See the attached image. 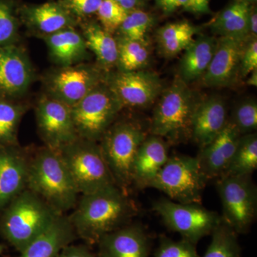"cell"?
<instances>
[{
	"label": "cell",
	"mask_w": 257,
	"mask_h": 257,
	"mask_svg": "<svg viewBox=\"0 0 257 257\" xmlns=\"http://www.w3.org/2000/svg\"><path fill=\"white\" fill-rule=\"evenodd\" d=\"M138 212L136 205L116 184L83 194L69 220L76 234L89 243L127 225Z\"/></svg>",
	"instance_id": "6da1fadb"
},
{
	"label": "cell",
	"mask_w": 257,
	"mask_h": 257,
	"mask_svg": "<svg viewBox=\"0 0 257 257\" xmlns=\"http://www.w3.org/2000/svg\"><path fill=\"white\" fill-rule=\"evenodd\" d=\"M27 188L60 214L76 207L79 194L60 153L47 147L29 160Z\"/></svg>",
	"instance_id": "7a4b0ae2"
},
{
	"label": "cell",
	"mask_w": 257,
	"mask_h": 257,
	"mask_svg": "<svg viewBox=\"0 0 257 257\" xmlns=\"http://www.w3.org/2000/svg\"><path fill=\"white\" fill-rule=\"evenodd\" d=\"M1 214L0 233L20 253L62 214L26 188L3 209Z\"/></svg>",
	"instance_id": "3957f363"
},
{
	"label": "cell",
	"mask_w": 257,
	"mask_h": 257,
	"mask_svg": "<svg viewBox=\"0 0 257 257\" xmlns=\"http://www.w3.org/2000/svg\"><path fill=\"white\" fill-rule=\"evenodd\" d=\"M150 125V135L177 143L190 138L198 101L188 84L179 77L160 94Z\"/></svg>",
	"instance_id": "277c9868"
},
{
	"label": "cell",
	"mask_w": 257,
	"mask_h": 257,
	"mask_svg": "<svg viewBox=\"0 0 257 257\" xmlns=\"http://www.w3.org/2000/svg\"><path fill=\"white\" fill-rule=\"evenodd\" d=\"M147 136L133 121L113 123L101 139L103 157L116 185L125 190L133 183V166L140 145Z\"/></svg>",
	"instance_id": "5b68a950"
},
{
	"label": "cell",
	"mask_w": 257,
	"mask_h": 257,
	"mask_svg": "<svg viewBox=\"0 0 257 257\" xmlns=\"http://www.w3.org/2000/svg\"><path fill=\"white\" fill-rule=\"evenodd\" d=\"M58 152L79 194H90L116 184L97 142L78 138Z\"/></svg>",
	"instance_id": "8992f818"
},
{
	"label": "cell",
	"mask_w": 257,
	"mask_h": 257,
	"mask_svg": "<svg viewBox=\"0 0 257 257\" xmlns=\"http://www.w3.org/2000/svg\"><path fill=\"white\" fill-rule=\"evenodd\" d=\"M207 182L197 157L178 155L170 157L150 187L165 193L174 202L201 204Z\"/></svg>",
	"instance_id": "52a82bcc"
},
{
	"label": "cell",
	"mask_w": 257,
	"mask_h": 257,
	"mask_svg": "<svg viewBox=\"0 0 257 257\" xmlns=\"http://www.w3.org/2000/svg\"><path fill=\"white\" fill-rule=\"evenodd\" d=\"M106 81L71 107L79 138L99 142L123 109Z\"/></svg>",
	"instance_id": "ba28073f"
},
{
	"label": "cell",
	"mask_w": 257,
	"mask_h": 257,
	"mask_svg": "<svg viewBox=\"0 0 257 257\" xmlns=\"http://www.w3.org/2000/svg\"><path fill=\"white\" fill-rule=\"evenodd\" d=\"M153 209L169 229L196 245L203 237L211 234L222 220L215 211L206 209L199 203L183 204L166 197L155 201Z\"/></svg>",
	"instance_id": "9c48e42d"
},
{
	"label": "cell",
	"mask_w": 257,
	"mask_h": 257,
	"mask_svg": "<svg viewBox=\"0 0 257 257\" xmlns=\"http://www.w3.org/2000/svg\"><path fill=\"white\" fill-rule=\"evenodd\" d=\"M223 220L236 234L246 232L256 214L257 190L251 175L224 176L216 179Z\"/></svg>",
	"instance_id": "30bf717a"
},
{
	"label": "cell",
	"mask_w": 257,
	"mask_h": 257,
	"mask_svg": "<svg viewBox=\"0 0 257 257\" xmlns=\"http://www.w3.org/2000/svg\"><path fill=\"white\" fill-rule=\"evenodd\" d=\"M101 70L89 64L62 67L47 77V95L72 107L105 82Z\"/></svg>",
	"instance_id": "8fae6325"
},
{
	"label": "cell",
	"mask_w": 257,
	"mask_h": 257,
	"mask_svg": "<svg viewBox=\"0 0 257 257\" xmlns=\"http://www.w3.org/2000/svg\"><path fill=\"white\" fill-rule=\"evenodd\" d=\"M37 126L46 147L58 151L79 138L72 109L50 96L40 99L36 109Z\"/></svg>",
	"instance_id": "7c38bea8"
},
{
	"label": "cell",
	"mask_w": 257,
	"mask_h": 257,
	"mask_svg": "<svg viewBox=\"0 0 257 257\" xmlns=\"http://www.w3.org/2000/svg\"><path fill=\"white\" fill-rule=\"evenodd\" d=\"M106 82L123 107H146L163 92L158 76L147 71H119L106 77Z\"/></svg>",
	"instance_id": "4fadbf2b"
},
{
	"label": "cell",
	"mask_w": 257,
	"mask_h": 257,
	"mask_svg": "<svg viewBox=\"0 0 257 257\" xmlns=\"http://www.w3.org/2000/svg\"><path fill=\"white\" fill-rule=\"evenodd\" d=\"M249 40V39H248ZM246 40L219 37L209 67L201 80L208 87H231L240 79V62Z\"/></svg>",
	"instance_id": "5bb4252c"
},
{
	"label": "cell",
	"mask_w": 257,
	"mask_h": 257,
	"mask_svg": "<svg viewBox=\"0 0 257 257\" xmlns=\"http://www.w3.org/2000/svg\"><path fill=\"white\" fill-rule=\"evenodd\" d=\"M25 52L14 45L0 47V99L15 100L27 92L32 80Z\"/></svg>",
	"instance_id": "9a60e30c"
},
{
	"label": "cell",
	"mask_w": 257,
	"mask_h": 257,
	"mask_svg": "<svg viewBox=\"0 0 257 257\" xmlns=\"http://www.w3.org/2000/svg\"><path fill=\"white\" fill-rule=\"evenodd\" d=\"M241 135L229 119L220 134L210 144L199 150L197 159L208 181L224 176L231 163Z\"/></svg>",
	"instance_id": "2e32d148"
},
{
	"label": "cell",
	"mask_w": 257,
	"mask_h": 257,
	"mask_svg": "<svg viewBox=\"0 0 257 257\" xmlns=\"http://www.w3.org/2000/svg\"><path fill=\"white\" fill-rule=\"evenodd\" d=\"M229 121L226 103L219 96L198 101L191 124L190 138L200 149L210 144Z\"/></svg>",
	"instance_id": "e0dca14e"
},
{
	"label": "cell",
	"mask_w": 257,
	"mask_h": 257,
	"mask_svg": "<svg viewBox=\"0 0 257 257\" xmlns=\"http://www.w3.org/2000/svg\"><path fill=\"white\" fill-rule=\"evenodd\" d=\"M17 147H0V214L28 186L29 160Z\"/></svg>",
	"instance_id": "ac0fdd59"
},
{
	"label": "cell",
	"mask_w": 257,
	"mask_h": 257,
	"mask_svg": "<svg viewBox=\"0 0 257 257\" xmlns=\"http://www.w3.org/2000/svg\"><path fill=\"white\" fill-rule=\"evenodd\" d=\"M99 257H149L150 242L140 225H125L97 242Z\"/></svg>",
	"instance_id": "d6986e66"
},
{
	"label": "cell",
	"mask_w": 257,
	"mask_h": 257,
	"mask_svg": "<svg viewBox=\"0 0 257 257\" xmlns=\"http://www.w3.org/2000/svg\"><path fill=\"white\" fill-rule=\"evenodd\" d=\"M163 138L147 135L139 148L133 166V183L138 188L150 187L170 155L168 145Z\"/></svg>",
	"instance_id": "ffe728a7"
},
{
	"label": "cell",
	"mask_w": 257,
	"mask_h": 257,
	"mask_svg": "<svg viewBox=\"0 0 257 257\" xmlns=\"http://www.w3.org/2000/svg\"><path fill=\"white\" fill-rule=\"evenodd\" d=\"M76 236L68 216L60 214L43 233L24 248L19 257H57Z\"/></svg>",
	"instance_id": "44dd1931"
},
{
	"label": "cell",
	"mask_w": 257,
	"mask_h": 257,
	"mask_svg": "<svg viewBox=\"0 0 257 257\" xmlns=\"http://www.w3.org/2000/svg\"><path fill=\"white\" fill-rule=\"evenodd\" d=\"M22 17L29 28L42 35H52L64 29L72 28L74 16L59 3H47L27 7L22 10Z\"/></svg>",
	"instance_id": "7402d4cb"
},
{
	"label": "cell",
	"mask_w": 257,
	"mask_h": 257,
	"mask_svg": "<svg viewBox=\"0 0 257 257\" xmlns=\"http://www.w3.org/2000/svg\"><path fill=\"white\" fill-rule=\"evenodd\" d=\"M216 42L215 37L205 35L194 39L179 61V78L187 84L201 79L212 60Z\"/></svg>",
	"instance_id": "603a6c76"
},
{
	"label": "cell",
	"mask_w": 257,
	"mask_h": 257,
	"mask_svg": "<svg viewBox=\"0 0 257 257\" xmlns=\"http://www.w3.org/2000/svg\"><path fill=\"white\" fill-rule=\"evenodd\" d=\"M51 57L62 67L74 65L87 58V47L82 35L72 28L42 37Z\"/></svg>",
	"instance_id": "cb8c5ba5"
},
{
	"label": "cell",
	"mask_w": 257,
	"mask_h": 257,
	"mask_svg": "<svg viewBox=\"0 0 257 257\" xmlns=\"http://www.w3.org/2000/svg\"><path fill=\"white\" fill-rule=\"evenodd\" d=\"M251 5L243 0H234L221 10L210 24L211 32L219 37L246 40L249 33Z\"/></svg>",
	"instance_id": "d4e9b609"
},
{
	"label": "cell",
	"mask_w": 257,
	"mask_h": 257,
	"mask_svg": "<svg viewBox=\"0 0 257 257\" xmlns=\"http://www.w3.org/2000/svg\"><path fill=\"white\" fill-rule=\"evenodd\" d=\"M201 29L187 21L167 24L162 27L157 32V42L161 55L166 58L179 55L194 41Z\"/></svg>",
	"instance_id": "484cf974"
},
{
	"label": "cell",
	"mask_w": 257,
	"mask_h": 257,
	"mask_svg": "<svg viewBox=\"0 0 257 257\" xmlns=\"http://www.w3.org/2000/svg\"><path fill=\"white\" fill-rule=\"evenodd\" d=\"M83 37L88 50L96 56L101 69L106 70L116 66L118 47L116 39L96 23L85 24L83 27Z\"/></svg>",
	"instance_id": "4316f807"
},
{
	"label": "cell",
	"mask_w": 257,
	"mask_h": 257,
	"mask_svg": "<svg viewBox=\"0 0 257 257\" xmlns=\"http://www.w3.org/2000/svg\"><path fill=\"white\" fill-rule=\"evenodd\" d=\"M116 39L118 47L116 66L119 71L143 70L150 59L148 42L137 41L119 36Z\"/></svg>",
	"instance_id": "83f0119b"
},
{
	"label": "cell",
	"mask_w": 257,
	"mask_h": 257,
	"mask_svg": "<svg viewBox=\"0 0 257 257\" xmlns=\"http://www.w3.org/2000/svg\"><path fill=\"white\" fill-rule=\"evenodd\" d=\"M256 167V134L241 135L231 163L223 177L251 175Z\"/></svg>",
	"instance_id": "f1b7e54d"
},
{
	"label": "cell",
	"mask_w": 257,
	"mask_h": 257,
	"mask_svg": "<svg viewBox=\"0 0 257 257\" xmlns=\"http://www.w3.org/2000/svg\"><path fill=\"white\" fill-rule=\"evenodd\" d=\"M25 111L22 104L0 99V147L18 146L19 125Z\"/></svg>",
	"instance_id": "f546056e"
},
{
	"label": "cell",
	"mask_w": 257,
	"mask_h": 257,
	"mask_svg": "<svg viewBox=\"0 0 257 257\" xmlns=\"http://www.w3.org/2000/svg\"><path fill=\"white\" fill-rule=\"evenodd\" d=\"M211 234V243L203 257H240L237 234L223 219Z\"/></svg>",
	"instance_id": "4dcf8cb0"
},
{
	"label": "cell",
	"mask_w": 257,
	"mask_h": 257,
	"mask_svg": "<svg viewBox=\"0 0 257 257\" xmlns=\"http://www.w3.org/2000/svg\"><path fill=\"white\" fill-rule=\"evenodd\" d=\"M155 23L153 16L143 10L130 12L117 30L119 37L147 42V34Z\"/></svg>",
	"instance_id": "1f68e13d"
},
{
	"label": "cell",
	"mask_w": 257,
	"mask_h": 257,
	"mask_svg": "<svg viewBox=\"0 0 257 257\" xmlns=\"http://www.w3.org/2000/svg\"><path fill=\"white\" fill-rule=\"evenodd\" d=\"M18 28L13 0H0V47L15 44Z\"/></svg>",
	"instance_id": "d6a6232c"
},
{
	"label": "cell",
	"mask_w": 257,
	"mask_h": 257,
	"mask_svg": "<svg viewBox=\"0 0 257 257\" xmlns=\"http://www.w3.org/2000/svg\"><path fill=\"white\" fill-rule=\"evenodd\" d=\"M241 135L254 133L257 128V103L254 99H246L235 106L231 119Z\"/></svg>",
	"instance_id": "836d02e7"
},
{
	"label": "cell",
	"mask_w": 257,
	"mask_h": 257,
	"mask_svg": "<svg viewBox=\"0 0 257 257\" xmlns=\"http://www.w3.org/2000/svg\"><path fill=\"white\" fill-rule=\"evenodd\" d=\"M128 13L114 0H103L96 14L103 29L112 35L119 30Z\"/></svg>",
	"instance_id": "e575fe53"
},
{
	"label": "cell",
	"mask_w": 257,
	"mask_h": 257,
	"mask_svg": "<svg viewBox=\"0 0 257 257\" xmlns=\"http://www.w3.org/2000/svg\"><path fill=\"white\" fill-rule=\"evenodd\" d=\"M154 257H200L196 244L182 239L174 241L162 236Z\"/></svg>",
	"instance_id": "d590c367"
},
{
	"label": "cell",
	"mask_w": 257,
	"mask_h": 257,
	"mask_svg": "<svg viewBox=\"0 0 257 257\" xmlns=\"http://www.w3.org/2000/svg\"><path fill=\"white\" fill-rule=\"evenodd\" d=\"M257 69V40L250 38L245 44L240 62V79L246 78Z\"/></svg>",
	"instance_id": "8d00e7d4"
},
{
	"label": "cell",
	"mask_w": 257,
	"mask_h": 257,
	"mask_svg": "<svg viewBox=\"0 0 257 257\" xmlns=\"http://www.w3.org/2000/svg\"><path fill=\"white\" fill-rule=\"evenodd\" d=\"M103 0H64L62 5L72 16L87 17L96 13Z\"/></svg>",
	"instance_id": "74e56055"
},
{
	"label": "cell",
	"mask_w": 257,
	"mask_h": 257,
	"mask_svg": "<svg viewBox=\"0 0 257 257\" xmlns=\"http://www.w3.org/2000/svg\"><path fill=\"white\" fill-rule=\"evenodd\" d=\"M57 257H96L87 246L83 245H68Z\"/></svg>",
	"instance_id": "f35d334b"
},
{
	"label": "cell",
	"mask_w": 257,
	"mask_h": 257,
	"mask_svg": "<svg viewBox=\"0 0 257 257\" xmlns=\"http://www.w3.org/2000/svg\"><path fill=\"white\" fill-rule=\"evenodd\" d=\"M209 3L210 0H188L183 10L194 15L210 14Z\"/></svg>",
	"instance_id": "ab89813d"
},
{
	"label": "cell",
	"mask_w": 257,
	"mask_h": 257,
	"mask_svg": "<svg viewBox=\"0 0 257 257\" xmlns=\"http://www.w3.org/2000/svg\"><path fill=\"white\" fill-rule=\"evenodd\" d=\"M188 0H155V5L165 15L175 13L179 8H184Z\"/></svg>",
	"instance_id": "60d3db41"
},
{
	"label": "cell",
	"mask_w": 257,
	"mask_h": 257,
	"mask_svg": "<svg viewBox=\"0 0 257 257\" xmlns=\"http://www.w3.org/2000/svg\"><path fill=\"white\" fill-rule=\"evenodd\" d=\"M128 13L134 10H142L148 0H114Z\"/></svg>",
	"instance_id": "b9f144b4"
},
{
	"label": "cell",
	"mask_w": 257,
	"mask_h": 257,
	"mask_svg": "<svg viewBox=\"0 0 257 257\" xmlns=\"http://www.w3.org/2000/svg\"><path fill=\"white\" fill-rule=\"evenodd\" d=\"M249 33L251 38H256L257 35V14L256 8L251 7L249 18Z\"/></svg>",
	"instance_id": "7bdbcfd3"
},
{
	"label": "cell",
	"mask_w": 257,
	"mask_h": 257,
	"mask_svg": "<svg viewBox=\"0 0 257 257\" xmlns=\"http://www.w3.org/2000/svg\"><path fill=\"white\" fill-rule=\"evenodd\" d=\"M248 78L246 80V84L249 86H253V87H256L257 86V69H255L253 72H251L248 76Z\"/></svg>",
	"instance_id": "ee69618b"
},
{
	"label": "cell",
	"mask_w": 257,
	"mask_h": 257,
	"mask_svg": "<svg viewBox=\"0 0 257 257\" xmlns=\"http://www.w3.org/2000/svg\"><path fill=\"white\" fill-rule=\"evenodd\" d=\"M5 249V246H3V245L0 244V254H2V253H3V251H4Z\"/></svg>",
	"instance_id": "f6af8a7d"
},
{
	"label": "cell",
	"mask_w": 257,
	"mask_h": 257,
	"mask_svg": "<svg viewBox=\"0 0 257 257\" xmlns=\"http://www.w3.org/2000/svg\"><path fill=\"white\" fill-rule=\"evenodd\" d=\"M243 1L247 2V3H256V0H243Z\"/></svg>",
	"instance_id": "bcb514c9"
}]
</instances>
